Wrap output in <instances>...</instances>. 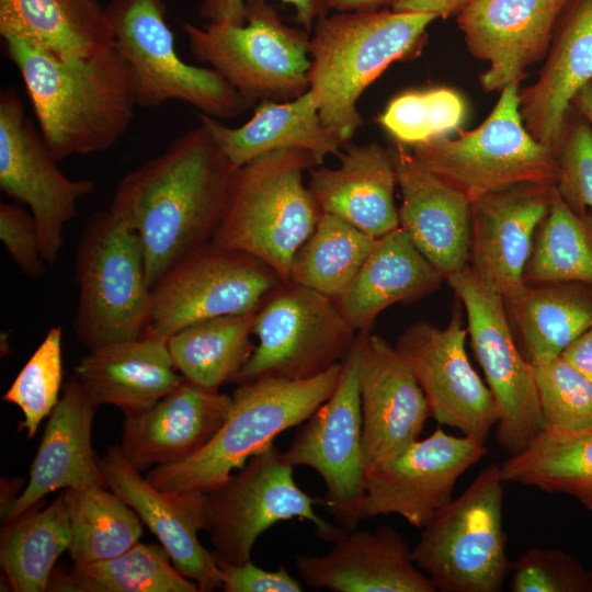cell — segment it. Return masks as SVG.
I'll use <instances>...</instances> for the list:
<instances>
[{
	"instance_id": "obj_1",
	"label": "cell",
	"mask_w": 592,
	"mask_h": 592,
	"mask_svg": "<svg viewBox=\"0 0 592 592\" xmlns=\"http://www.w3.org/2000/svg\"><path fill=\"white\" fill-rule=\"evenodd\" d=\"M235 170L198 123L119 181L109 209L139 236L151 289L177 262L212 241Z\"/></svg>"
},
{
	"instance_id": "obj_2",
	"label": "cell",
	"mask_w": 592,
	"mask_h": 592,
	"mask_svg": "<svg viewBox=\"0 0 592 592\" xmlns=\"http://www.w3.org/2000/svg\"><path fill=\"white\" fill-rule=\"evenodd\" d=\"M3 41L58 161L104 151L124 136L138 104L129 68L114 46L62 58L16 38Z\"/></svg>"
},
{
	"instance_id": "obj_3",
	"label": "cell",
	"mask_w": 592,
	"mask_h": 592,
	"mask_svg": "<svg viewBox=\"0 0 592 592\" xmlns=\"http://www.w3.org/2000/svg\"><path fill=\"white\" fill-rule=\"evenodd\" d=\"M434 14L384 9L334 12L315 23L309 91L322 123L345 145L363 125L357 102L392 62L421 47Z\"/></svg>"
},
{
	"instance_id": "obj_4",
	"label": "cell",
	"mask_w": 592,
	"mask_h": 592,
	"mask_svg": "<svg viewBox=\"0 0 592 592\" xmlns=\"http://www.w3.org/2000/svg\"><path fill=\"white\" fill-rule=\"evenodd\" d=\"M342 362L306 379L260 377L239 384L220 430L193 456L151 468L146 478L166 491L208 493L285 430L305 422L333 392Z\"/></svg>"
},
{
	"instance_id": "obj_5",
	"label": "cell",
	"mask_w": 592,
	"mask_h": 592,
	"mask_svg": "<svg viewBox=\"0 0 592 592\" xmlns=\"http://www.w3.org/2000/svg\"><path fill=\"white\" fill-rule=\"evenodd\" d=\"M317 166L300 149H278L237 168L212 243L270 265L288 281L293 259L322 214L305 173Z\"/></svg>"
},
{
	"instance_id": "obj_6",
	"label": "cell",
	"mask_w": 592,
	"mask_h": 592,
	"mask_svg": "<svg viewBox=\"0 0 592 592\" xmlns=\"http://www.w3.org/2000/svg\"><path fill=\"white\" fill-rule=\"evenodd\" d=\"M193 57L223 76L251 105L309 90L310 32L286 24L266 0H247L244 22L183 23Z\"/></svg>"
},
{
	"instance_id": "obj_7",
	"label": "cell",
	"mask_w": 592,
	"mask_h": 592,
	"mask_svg": "<svg viewBox=\"0 0 592 592\" xmlns=\"http://www.w3.org/2000/svg\"><path fill=\"white\" fill-rule=\"evenodd\" d=\"M79 300L75 333L90 350L145 334L151 316L139 236L110 209L87 220L76 251Z\"/></svg>"
},
{
	"instance_id": "obj_8",
	"label": "cell",
	"mask_w": 592,
	"mask_h": 592,
	"mask_svg": "<svg viewBox=\"0 0 592 592\" xmlns=\"http://www.w3.org/2000/svg\"><path fill=\"white\" fill-rule=\"evenodd\" d=\"M500 465L486 466L423 528L412 559L442 592H500L511 571Z\"/></svg>"
},
{
	"instance_id": "obj_9",
	"label": "cell",
	"mask_w": 592,
	"mask_h": 592,
	"mask_svg": "<svg viewBox=\"0 0 592 592\" xmlns=\"http://www.w3.org/2000/svg\"><path fill=\"white\" fill-rule=\"evenodd\" d=\"M520 83L502 89L485 122L458 130L455 139L440 137L410 147L413 157L470 203L520 183L556 184L557 151L536 140L520 113Z\"/></svg>"
},
{
	"instance_id": "obj_10",
	"label": "cell",
	"mask_w": 592,
	"mask_h": 592,
	"mask_svg": "<svg viewBox=\"0 0 592 592\" xmlns=\"http://www.w3.org/2000/svg\"><path fill=\"white\" fill-rule=\"evenodd\" d=\"M105 11L138 105L179 101L217 119L239 117L252 106L213 68L182 60L166 21L164 0H112Z\"/></svg>"
},
{
	"instance_id": "obj_11",
	"label": "cell",
	"mask_w": 592,
	"mask_h": 592,
	"mask_svg": "<svg viewBox=\"0 0 592 592\" xmlns=\"http://www.w3.org/2000/svg\"><path fill=\"white\" fill-rule=\"evenodd\" d=\"M258 344L235 383L260 377L306 379L342 362L357 332L335 299L300 284L284 281L255 315Z\"/></svg>"
},
{
	"instance_id": "obj_12",
	"label": "cell",
	"mask_w": 592,
	"mask_h": 592,
	"mask_svg": "<svg viewBox=\"0 0 592 592\" xmlns=\"http://www.w3.org/2000/svg\"><path fill=\"white\" fill-rule=\"evenodd\" d=\"M446 281L465 308L471 346L497 405L496 441L509 455L519 454L545 430L534 367L517 346L498 292L468 265Z\"/></svg>"
},
{
	"instance_id": "obj_13",
	"label": "cell",
	"mask_w": 592,
	"mask_h": 592,
	"mask_svg": "<svg viewBox=\"0 0 592 592\" xmlns=\"http://www.w3.org/2000/svg\"><path fill=\"white\" fill-rule=\"evenodd\" d=\"M293 468L273 443L207 493L206 532L217 561L240 565L251 560L258 537L281 521L306 520L325 540L334 542L344 534L315 512L318 500L297 486Z\"/></svg>"
},
{
	"instance_id": "obj_14",
	"label": "cell",
	"mask_w": 592,
	"mask_h": 592,
	"mask_svg": "<svg viewBox=\"0 0 592 592\" xmlns=\"http://www.w3.org/2000/svg\"><path fill=\"white\" fill-rule=\"evenodd\" d=\"M282 282L253 255L209 242L177 262L152 287L148 331L168 339L204 320L255 312Z\"/></svg>"
},
{
	"instance_id": "obj_15",
	"label": "cell",
	"mask_w": 592,
	"mask_h": 592,
	"mask_svg": "<svg viewBox=\"0 0 592 592\" xmlns=\"http://www.w3.org/2000/svg\"><path fill=\"white\" fill-rule=\"evenodd\" d=\"M363 332L342 360V371L332 395L296 432L283 452L288 464L306 466L326 485L323 504L343 533L361 521L365 493V464L362 444L360 360Z\"/></svg>"
},
{
	"instance_id": "obj_16",
	"label": "cell",
	"mask_w": 592,
	"mask_h": 592,
	"mask_svg": "<svg viewBox=\"0 0 592 592\" xmlns=\"http://www.w3.org/2000/svg\"><path fill=\"white\" fill-rule=\"evenodd\" d=\"M0 187L30 207L48 264L58 260L64 228L77 217L79 201L95 190L91 179L72 180L64 174L12 88L0 94Z\"/></svg>"
},
{
	"instance_id": "obj_17",
	"label": "cell",
	"mask_w": 592,
	"mask_h": 592,
	"mask_svg": "<svg viewBox=\"0 0 592 592\" xmlns=\"http://www.w3.org/2000/svg\"><path fill=\"white\" fill-rule=\"evenodd\" d=\"M459 305L457 298L445 328L417 321L398 335L395 346L421 387L430 417L485 443L497 424L498 409L466 353L468 330Z\"/></svg>"
},
{
	"instance_id": "obj_18",
	"label": "cell",
	"mask_w": 592,
	"mask_h": 592,
	"mask_svg": "<svg viewBox=\"0 0 592 592\" xmlns=\"http://www.w3.org/2000/svg\"><path fill=\"white\" fill-rule=\"evenodd\" d=\"M487 453L485 443L437 426L365 475L361 520L397 514L423 528L453 500L459 477Z\"/></svg>"
},
{
	"instance_id": "obj_19",
	"label": "cell",
	"mask_w": 592,
	"mask_h": 592,
	"mask_svg": "<svg viewBox=\"0 0 592 592\" xmlns=\"http://www.w3.org/2000/svg\"><path fill=\"white\" fill-rule=\"evenodd\" d=\"M99 464L106 487L138 514L177 570L201 592L221 588L217 558L198 539V532L206 531L208 523L207 493L157 488L125 458L119 446L107 447Z\"/></svg>"
},
{
	"instance_id": "obj_20",
	"label": "cell",
	"mask_w": 592,
	"mask_h": 592,
	"mask_svg": "<svg viewBox=\"0 0 592 592\" xmlns=\"http://www.w3.org/2000/svg\"><path fill=\"white\" fill-rule=\"evenodd\" d=\"M553 184L520 183L470 203L468 266L503 299L524 286L535 234L549 213Z\"/></svg>"
},
{
	"instance_id": "obj_21",
	"label": "cell",
	"mask_w": 592,
	"mask_h": 592,
	"mask_svg": "<svg viewBox=\"0 0 592 592\" xmlns=\"http://www.w3.org/2000/svg\"><path fill=\"white\" fill-rule=\"evenodd\" d=\"M570 0H473L457 15L465 43L488 62L486 91L520 83L525 69L546 57L557 23Z\"/></svg>"
},
{
	"instance_id": "obj_22",
	"label": "cell",
	"mask_w": 592,
	"mask_h": 592,
	"mask_svg": "<svg viewBox=\"0 0 592 592\" xmlns=\"http://www.w3.org/2000/svg\"><path fill=\"white\" fill-rule=\"evenodd\" d=\"M358 378L367 473L419 440L430 412L396 346L369 331L363 332Z\"/></svg>"
},
{
	"instance_id": "obj_23",
	"label": "cell",
	"mask_w": 592,
	"mask_h": 592,
	"mask_svg": "<svg viewBox=\"0 0 592 592\" xmlns=\"http://www.w3.org/2000/svg\"><path fill=\"white\" fill-rule=\"evenodd\" d=\"M321 556L296 555L305 583L334 592H436L418 568L405 537L389 525L353 530Z\"/></svg>"
},
{
	"instance_id": "obj_24",
	"label": "cell",
	"mask_w": 592,
	"mask_h": 592,
	"mask_svg": "<svg viewBox=\"0 0 592 592\" xmlns=\"http://www.w3.org/2000/svg\"><path fill=\"white\" fill-rule=\"evenodd\" d=\"M401 192L399 226L446 280L468 264L470 201L424 168L409 147L389 149Z\"/></svg>"
},
{
	"instance_id": "obj_25",
	"label": "cell",
	"mask_w": 592,
	"mask_h": 592,
	"mask_svg": "<svg viewBox=\"0 0 592 592\" xmlns=\"http://www.w3.org/2000/svg\"><path fill=\"white\" fill-rule=\"evenodd\" d=\"M230 405L231 395L185 380L148 410L125 418L119 448L139 471L184 460L214 439Z\"/></svg>"
},
{
	"instance_id": "obj_26",
	"label": "cell",
	"mask_w": 592,
	"mask_h": 592,
	"mask_svg": "<svg viewBox=\"0 0 592 592\" xmlns=\"http://www.w3.org/2000/svg\"><path fill=\"white\" fill-rule=\"evenodd\" d=\"M99 406L73 375L49 414L30 479L13 501L3 523L36 506L58 489L106 487L92 444V425Z\"/></svg>"
},
{
	"instance_id": "obj_27",
	"label": "cell",
	"mask_w": 592,
	"mask_h": 592,
	"mask_svg": "<svg viewBox=\"0 0 592 592\" xmlns=\"http://www.w3.org/2000/svg\"><path fill=\"white\" fill-rule=\"evenodd\" d=\"M536 82L519 93L525 128L557 150L573 99L592 81V0H570Z\"/></svg>"
},
{
	"instance_id": "obj_28",
	"label": "cell",
	"mask_w": 592,
	"mask_h": 592,
	"mask_svg": "<svg viewBox=\"0 0 592 592\" xmlns=\"http://www.w3.org/2000/svg\"><path fill=\"white\" fill-rule=\"evenodd\" d=\"M335 168L316 166L308 187L322 213L334 215L379 238L399 227L397 175L389 150L377 143H348Z\"/></svg>"
},
{
	"instance_id": "obj_29",
	"label": "cell",
	"mask_w": 592,
	"mask_h": 592,
	"mask_svg": "<svg viewBox=\"0 0 592 592\" xmlns=\"http://www.w3.org/2000/svg\"><path fill=\"white\" fill-rule=\"evenodd\" d=\"M167 340L147 330L137 339L90 350L76 366L75 376L98 406H115L125 418L139 414L185 382Z\"/></svg>"
},
{
	"instance_id": "obj_30",
	"label": "cell",
	"mask_w": 592,
	"mask_h": 592,
	"mask_svg": "<svg viewBox=\"0 0 592 592\" xmlns=\"http://www.w3.org/2000/svg\"><path fill=\"white\" fill-rule=\"evenodd\" d=\"M216 144L237 169L267 152L296 148L310 153L317 166L341 153L342 140L321 121L318 104L308 90L289 101H262L249 121L230 127L198 113Z\"/></svg>"
},
{
	"instance_id": "obj_31",
	"label": "cell",
	"mask_w": 592,
	"mask_h": 592,
	"mask_svg": "<svg viewBox=\"0 0 592 592\" xmlns=\"http://www.w3.org/2000/svg\"><path fill=\"white\" fill-rule=\"evenodd\" d=\"M443 280L399 226L377 239L353 282L335 303L357 333L368 332L383 310L432 294Z\"/></svg>"
},
{
	"instance_id": "obj_32",
	"label": "cell",
	"mask_w": 592,
	"mask_h": 592,
	"mask_svg": "<svg viewBox=\"0 0 592 592\" xmlns=\"http://www.w3.org/2000/svg\"><path fill=\"white\" fill-rule=\"evenodd\" d=\"M0 34L62 58H87L114 46L96 0H0Z\"/></svg>"
},
{
	"instance_id": "obj_33",
	"label": "cell",
	"mask_w": 592,
	"mask_h": 592,
	"mask_svg": "<svg viewBox=\"0 0 592 592\" xmlns=\"http://www.w3.org/2000/svg\"><path fill=\"white\" fill-rule=\"evenodd\" d=\"M503 300L517 346L532 365L559 356L592 328V284L525 283Z\"/></svg>"
},
{
	"instance_id": "obj_34",
	"label": "cell",
	"mask_w": 592,
	"mask_h": 592,
	"mask_svg": "<svg viewBox=\"0 0 592 592\" xmlns=\"http://www.w3.org/2000/svg\"><path fill=\"white\" fill-rule=\"evenodd\" d=\"M35 508L1 527L0 565L14 592L47 591L54 565L71 542L62 491L46 509Z\"/></svg>"
},
{
	"instance_id": "obj_35",
	"label": "cell",
	"mask_w": 592,
	"mask_h": 592,
	"mask_svg": "<svg viewBox=\"0 0 592 592\" xmlns=\"http://www.w3.org/2000/svg\"><path fill=\"white\" fill-rule=\"evenodd\" d=\"M255 312L232 315L191 325L167 340L178 372L197 386L219 390L234 382L252 355Z\"/></svg>"
},
{
	"instance_id": "obj_36",
	"label": "cell",
	"mask_w": 592,
	"mask_h": 592,
	"mask_svg": "<svg viewBox=\"0 0 592 592\" xmlns=\"http://www.w3.org/2000/svg\"><path fill=\"white\" fill-rule=\"evenodd\" d=\"M170 561L161 544L138 542L115 557L73 562L68 573L53 572L47 591L201 592Z\"/></svg>"
},
{
	"instance_id": "obj_37",
	"label": "cell",
	"mask_w": 592,
	"mask_h": 592,
	"mask_svg": "<svg viewBox=\"0 0 592 592\" xmlns=\"http://www.w3.org/2000/svg\"><path fill=\"white\" fill-rule=\"evenodd\" d=\"M504 482L576 496L592 488V426L545 429L524 451L500 465Z\"/></svg>"
},
{
	"instance_id": "obj_38",
	"label": "cell",
	"mask_w": 592,
	"mask_h": 592,
	"mask_svg": "<svg viewBox=\"0 0 592 592\" xmlns=\"http://www.w3.org/2000/svg\"><path fill=\"white\" fill-rule=\"evenodd\" d=\"M106 488L62 490L71 532L68 551L73 562L115 557L141 536L143 521L138 514Z\"/></svg>"
},
{
	"instance_id": "obj_39",
	"label": "cell",
	"mask_w": 592,
	"mask_h": 592,
	"mask_svg": "<svg viewBox=\"0 0 592 592\" xmlns=\"http://www.w3.org/2000/svg\"><path fill=\"white\" fill-rule=\"evenodd\" d=\"M377 239L334 215L322 213L315 230L295 254L288 281L337 299L351 285Z\"/></svg>"
},
{
	"instance_id": "obj_40",
	"label": "cell",
	"mask_w": 592,
	"mask_h": 592,
	"mask_svg": "<svg viewBox=\"0 0 592 592\" xmlns=\"http://www.w3.org/2000/svg\"><path fill=\"white\" fill-rule=\"evenodd\" d=\"M524 283L572 281L592 284V214H574L555 191L523 274Z\"/></svg>"
},
{
	"instance_id": "obj_41",
	"label": "cell",
	"mask_w": 592,
	"mask_h": 592,
	"mask_svg": "<svg viewBox=\"0 0 592 592\" xmlns=\"http://www.w3.org/2000/svg\"><path fill=\"white\" fill-rule=\"evenodd\" d=\"M465 116L462 95L453 89L435 87L397 94L377 122L397 144L411 147L458 132Z\"/></svg>"
},
{
	"instance_id": "obj_42",
	"label": "cell",
	"mask_w": 592,
	"mask_h": 592,
	"mask_svg": "<svg viewBox=\"0 0 592 592\" xmlns=\"http://www.w3.org/2000/svg\"><path fill=\"white\" fill-rule=\"evenodd\" d=\"M62 329L52 327L39 346L22 367L3 401L19 407L23 420L19 430H25L27 439H33L39 423L49 417L59 401L62 380Z\"/></svg>"
},
{
	"instance_id": "obj_43",
	"label": "cell",
	"mask_w": 592,
	"mask_h": 592,
	"mask_svg": "<svg viewBox=\"0 0 592 592\" xmlns=\"http://www.w3.org/2000/svg\"><path fill=\"white\" fill-rule=\"evenodd\" d=\"M533 367L545 429L592 426V383L561 355Z\"/></svg>"
},
{
	"instance_id": "obj_44",
	"label": "cell",
	"mask_w": 592,
	"mask_h": 592,
	"mask_svg": "<svg viewBox=\"0 0 592 592\" xmlns=\"http://www.w3.org/2000/svg\"><path fill=\"white\" fill-rule=\"evenodd\" d=\"M556 151V191L574 214L587 217L592 214V127L581 115H568Z\"/></svg>"
},
{
	"instance_id": "obj_45",
	"label": "cell",
	"mask_w": 592,
	"mask_h": 592,
	"mask_svg": "<svg viewBox=\"0 0 592 592\" xmlns=\"http://www.w3.org/2000/svg\"><path fill=\"white\" fill-rule=\"evenodd\" d=\"M512 592H592V570L559 549L533 547L511 568Z\"/></svg>"
},
{
	"instance_id": "obj_46",
	"label": "cell",
	"mask_w": 592,
	"mask_h": 592,
	"mask_svg": "<svg viewBox=\"0 0 592 592\" xmlns=\"http://www.w3.org/2000/svg\"><path fill=\"white\" fill-rule=\"evenodd\" d=\"M0 239L8 254L31 278L41 277L46 267L35 219L18 204L0 203Z\"/></svg>"
},
{
	"instance_id": "obj_47",
	"label": "cell",
	"mask_w": 592,
	"mask_h": 592,
	"mask_svg": "<svg viewBox=\"0 0 592 592\" xmlns=\"http://www.w3.org/2000/svg\"><path fill=\"white\" fill-rule=\"evenodd\" d=\"M221 569V588L226 592H301L300 583L281 566L271 571L251 560L240 565L217 561Z\"/></svg>"
},
{
	"instance_id": "obj_48",
	"label": "cell",
	"mask_w": 592,
	"mask_h": 592,
	"mask_svg": "<svg viewBox=\"0 0 592 592\" xmlns=\"http://www.w3.org/2000/svg\"><path fill=\"white\" fill-rule=\"evenodd\" d=\"M247 0H202L198 14L207 22H244ZM295 11V19L300 27L311 32L315 23L329 13L326 0H281Z\"/></svg>"
},
{
	"instance_id": "obj_49",
	"label": "cell",
	"mask_w": 592,
	"mask_h": 592,
	"mask_svg": "<svg viewBox=\"0 0 592 592\" xmlns=\"http://www.w3.org/2000/svg\"><path fill=\"white\" fill-rule=\"evenodd\" d=\"M473 0H396L391 9L401 12L430 13L437 18L457 15Z\"/></svg>"
},
{
	"instance_id": "obj_50",
	"label": "cell",
	"mask_w": 592,
	"mask_h": 592,
	"mask_svg": "<svg viewBox=\"0 0 592 592\" xmlns=\"http://www.w3.org/2000/svg\"><path fill=\"white\" fill-rule=\"evenodd\" d=\"M560 355L592 383V328L572 341Z\"/></svg>"
},
{
	"instance_id": "obj_51",
	"label": "cell",
	"mask_w": 592,
	"mask_h": 592,
	"mask_svg": "<svg viewBox=\"0 0 592 592\" xmlns=\"http://www.w3.org/2000/svg\"><path fill=\"white\" fill-rule=\"evenodd\" d=\"M334 12H372L391 9L396 0H326Z\"/></svg>"
},
{
	"instance_id": "obj_52",
	"label": "cell",
	"mask_w": 592,
	"mask_h": 592,
	"mask_svg": "<svg viewBox=\"0 0 592 592\" xmlns=\"http://www.w3.org/2000/svg\"><path fill=\"white\" fill-rule=\"evenodd\" d=\"M572 105L592 127V81L587 83L573 99Z\"/></svg>"
},
{
	"instance_id": "obj_53",
	"label": "cell",
	"mask_w": 592,
	"mask_h": 592,
	"mask_svg": "<svg viewBox=\"0 0 592 592\" xmlns=\"http://www.w3.org/2000/svg\"><path fill=\"white\" fill-rule=\"evenodd\" d=\"M576 497L585 506V509L592 512V488L580 491L576 494Z\"/></svg>"
}]
</instances>
